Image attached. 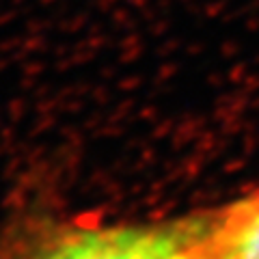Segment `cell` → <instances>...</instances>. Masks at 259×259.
<instances>
[{"label":"cell","instance_id":"obj_2","mask_svg":"<svg viewBox=\"0 0 259 259\" xmlns=\"http://www.w3.org/2000/svg\"><path fill=\"white\" fill-rule=\"evenodd\" d=\"M192 259H259V190L192 216Z\"/></svg>","mask_w":259,"mask_h":259},{"label":"cell","instance_id":"obj_1","mask_svg":"<svg viewBox=\"0 0 259 259\" xmlns=\"http://www.w3.org/2000/svg\"><path fill=\"white\" fill-rule=\"evenodd\" d=\"M192 216L158 225H52L3 259H192Z\"/></svg>","mask_w":259,"mask_h":259}]
</instances>
